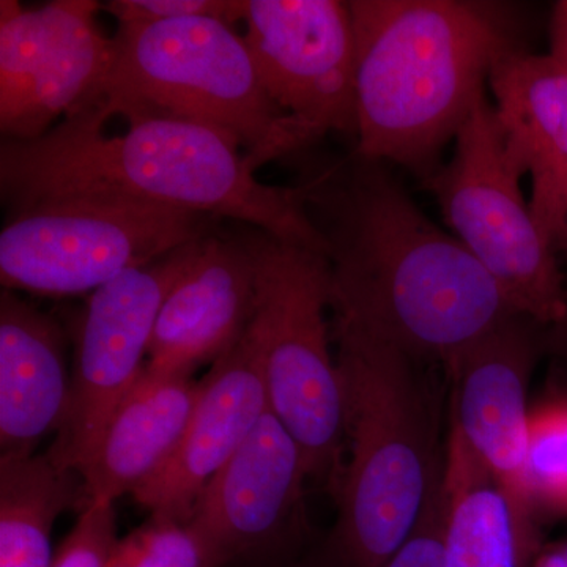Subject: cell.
<instances>
[{
	"label": "cell",
	"instance_id": "6da1fadb",
	"mask_svg": "<svg viewBox=\"0 0 567 567\" xmlns=\"http://www.w3.org/2000/svg\"><path fill=\"white\" fill-rule=\"evenodd\" d=\"M354 153L306 167V213L323 235L333 319L446 368L513 306L464 245L385 171Z\"/></svg>",
	"mask_w": 567,
	"mask_h": 567
},
{
	"label": "cell",
	"instance_id": "7a4b0ae2",
	"mask_svg": "<svg viewBox=\"0 0 567 567\" xmlns=\"http://www.w3.org/2000/svg\"><path fill=\"white\" fill-rule=\"evenodd\" d=\"M117 136L82 107L35 141H3L0 188L10 208L92 196L166 205L249 224L327 257L297 186L257 181L240 144L221 130L166 114H136Z\"/></svg>",
	"mask_w": 567,
	"mask_h": 567
},
{
	"label": "cell",
	"instance_id": "3957f363",
	"mask_svg": "<svg viewBox=\"0 0 567 567\" xmlns=\"http://www.w3.org/2000/svg\"><path fill=\"white\" fill-rule=\"evenodd\" d=\"M357 153L429 177L496 61L518 50L498 6L466 0H350Z\"/></svg>",
	"mask_w": 567,
	"mask_h": 567
},
{
	"label": "cell",
	"instance_id": "277c9868",
	"mask_svg": "<svg viewBox=\"0 0 567 567\" xmlns=\"http://www.w3.org/2000/svg\"><path fill=\"white\" fill-rule=\"evenodd\" d=\"M347 462L333 495L334 567H382L423 516L445 473L421 361L333 319Z\"/></svg>",
	"mask_w": 567,
	"mask_h": 567
},
{
	"label": "cell",
	"instance_id": "5b68a950",
	"mask_svg": "<svg viewBox=\"0 0 567 567\" xmlns=\"http://www.w3.org/2000/svg\"><path fill=\"white\" fill-rule=\"evenodd\" d=\"M106 76L82 107L115 115L166 114L229 134L254 169L316 144L265 91L245 37L218 18L118 24Z\"/></svg>",
	"mask_w": 567,
	"mask_h": 567
},
{
	"label": "cell",
	"instance_id": "8992f818",
	"mask_svg": "<svg viewBox=\"0 0 567 567\" xmlns=\"http://www.w3.org/2000/svg\"><path fill=\"white\" fill-rule=\"evenodd\" d=\"M245 237L256 264V308L246 334L262 363L268 406L303 451L309 480L334 492L346 439L327 322V257L257 229Z\"/></svg>",
	"mask_w": 567,
	"mask_h": 567
},
{
	"label": "cell",
	"instance_id": "52a82bcc",
	"mask_svg": "<svg viewBox=\"0 0 567 567\" xmlns=\"http://www.w3.org/2000/svg\"><path fill=\"white\" fill-rule=\"evenodd\" d=\"M213 216L166 205L70 196L11 210L0 233V281L17 292H95L210 234Z\"/></svg>",
	"mask_w": 567,
	"mask_h": 567
},
{
	"label": "cell",
	"instance_id": "ba28073f",
	"mask_svg": "<svg viewBox=\"0 0 567 567\" xmlns=\"http://www.w3.org/2000/svg\"><path fill=\"white\" fill-rule=\"evenodd\" d=\"M494 104L477 100L454 137L446 166L424 178L443 219L498 284L517 315L550 322L566 315L558 254L547 244L520 189Z\"/></svg>",
	"mask_w": 567,
	"mask_h": 567
},
{
	"label": "cell",
	"instance_id": "9c48e42d",
	"mask_svg": "<svg viewBox=\"0 0 567 567\" xmlns=\"http://www.w3.org/2000/svg\"><path fill=\"white\" fill-rule=\"evenodd\" d=\"M207 235L125 271L89 298L78 333L69 409L47 453L55 465L78 473L92 456L115 410L144 371L167 295L192 267Z\"/></svg>",
	"mask_w": 567,
	"mask_h": 567
},
{
	"label": "cell",
	"instance_id": "30bf717a",
	"mask_svg": "<svg viewBox=\"0 0 567 567\" xmlns=\"http://www.w3.org/2000/svg\"><path fill=\"white\" fill-rule=\"evenodd\" d=\"M99 2L54 0L24 9L0 2V132L35 141L87 102L106 76L114 43Z\"/></svg>",
	"mask_w": 567,
	"mask_h": 567
},
{
	"label": "cell",
	"instance_id": "8fae6325",
	"mask_svg": "<svg viewBox=\"0 0 567 567\" xmlns=\"http://www.w3.org/2000/svg\"><path fill=\"white\" fill-rule=\"evenodd\" d=\"M245 41L265 91L316 142L357 137L354 31L341 0H245Z\"/></svg>",
	"mask_w": 567,
	"mask_h": 567
},
{
	"label": "cell",
	"instance_id": "7c38bea8",
	"mask_svg": "<svg viewBox=\"0 0 567 567\" xmlns=\"http://www.w3.org/2000/svg\"><path fill=\"white\" fill-rule=\"evenodd\" d=\"M308 480L303 451L268 409L205 488L192 520L219 544L229 566L289 565L309 536Z\"/></svg>",
	"mask_w": 567,
	"mask_h": 567
},
{
	"label": "cell",
	"instance_id": "4fadbf2b",
	"mask_svg": "<svg viewBox=\"0 0 567 567\" xmlns=\"http://www.w3.org/2000/svg\"><path fill=\"white\" fill-rule=\"evenodd\" d=\"M185 434L132 496L152 517L189 522L213 477L227 464L267 412L259 353L248 334L213 363Z\"/></svg>",
	"mask_w": 567,
	"mask_h": 567
},
{
	"label": "cell",
	"instance_id": "5bb4252c",
	"mask_svg": "<svg viewBox=\"0 0 567 567\" xmlns=\"http://www.w3.org/2000/svg\"><path fill=\"white\" fill-rule=\"evenodd\" d=\"M528 322L525 316L509 317L447 365L454 380V435L518 506L525 499L527 385L535 353Z\"/></svg>",
	"mask_w": 567,
	"mask_h": 567
},
{
	"label": "cell",
	"instance_id": "9a60e30c",
	"mask_svg": "<svg viewBox=\"0 0 567 567\" xmlns=\"http://www.w3.org/2000/svg\"><path fill=\"white\" fill-rule=\"evenodd\" d=\"M256 308V264L246 237L208 234L192 267L164 301L145 371L193 375L246 333Z\"/></svg>",
	"mask_w": 567,
	"mask_h": 567
},
{
	"label": "cell",
	"instance_id": "2e32d148",
	"mask_svg": "<svg viewBox=\"0 0 567 567\" xmlns=\"http://www.w3.org/2000/svg\"><path fill=\"white\" fill-rule=\"evenodd\" d=\"M487 84L511 162L532 178L529 210L557 252L567 235V65L514 50Z\"/></svg>",
	"mask_w": 567,
	"mask_h": 567
},
{
	"label": "cell",
	"instance_id": "e0dca14e",
	"mask_svg": "<svg viewBox=\"0 0 567 567\" xmlns=\"http://www.w3.org/2000/svg\"><path fill=\"white\" fill-rule=\"evenodd\" d=\"M204 379L142 371L104 429L81 477L76 513L133 494L174 453L203 395Z\"/></svg>",
	"mask_w": 567,
	"mask_h": 567
},
{
	"label": "cell",
	"instance_id": "ac0fdd59",
	"mask_svg": "<svg viewBox=\"0 0 567 567\" xmlns=\"http://www.w3.org/2000/svg\"><path fill=\"white\" fill-rule=\"evenodd\" d=\"M65 336L52 317L11 290L0 293V447L31 456L69 409Z\"/></svg>",
	"mask_w": 567,
	"mask_h": 567
},
{
	"label": "cell",
	"instance_id": "d6986e66",
	"mask_svg": "<svg viewBox=\"0 0 567 567\" xmlns=\"http://www.w3.org/2000/svg\"><path fill=\"white\" fill-rule=\"evenodd\" d=\"M445 486L446 567H527L529 543L520 506L454 434Z\"/></svg>",
	"mask_w": 567,
	"mask_h": 567
},
{
	"label": "cell",
	"instance_id": "ffe728a7",
	"mask_svg": "<svg viewBox=\"0 0 567 567\" xmlns=\"http://www.w3.org/2000/svg\"><path fill=\"white\" fill-rule=\"evenodd\" d=\"M80 492V475L48 454H0V567H51L52 527Z\"/></svg>",
	"mask_w": 567,
	"mask_h": 567
},
{
	"label": "cell",
	"instance_id": "44dd1931",
	"mask_svg": "<svg viewBox=\"0 0 567 567\" xmlns=\"http://www.w3.org/2000/svg\"><path fill=\"white\" fill-rule=\"evenodd\" d=\"M219 544L194 520L152 517L118 539L111 567H227Z\"/></svg>",
	"mask_w": 567,
	"mask_h": 567
},
{
	"label": "cell",
	"instance_id": "7402d4cb",
	"mask_svg": "<svg viewBox=\"0 0 567 567\" xmlns=\"http://www.w3.org/2000/svg\"><path fill=\"white\" fill-rule=\"evenodd\" d=\"M529 495L567 498V409H548L529 416L524 475Z\"/></svg>",
	"mask_w": 567,
	"mask_h": 567
},
{
	"label": "cell",
	"instance_id": "603a6c76",
	"mask_svg": "<svg viewBox=\"0 0 567 567\" xmlns=\"http://www.w3.org/2000/svg\"><path fill=\"white\" fill-rule=\"evenodd\" d=\"M117 543L114 503H95L82 511L51 567H111Z\"/></svg>",
	"mask_w": 567,
	"mask_h": 567
},
{
	"label": "cell",
	"instance_id": "cb8c5ba5",
	"mask_svg": "<svg viewBox=\"0 0 567 567\" xmlns=\"http://www.w3.org/2000/svg\"><path fill=\"white\" fill-rule=\"evenodd\" d=\"M118 24L181 18H218L233 24L244 20L245 0H114L104 6Z\"/></svg>",
	"mask_w": 567,
	"mask_h": 567
},
{
	"label": "cell",
	"instance_id": "d4e9b609",
	"mask_svg": "<svg viewBox=\"0 0 567 567\" xmlns=\"http://www.w3.org/2000/svg\"><path fill=\"white\" fill-rule=\"evenodd\" d=\"M446 517L447 494L443 473L416 528L382 567H446Z\"/></svg>",
	"mask_w": 567,
	"mask_h": 567
},
{
	"label": "cell",
	"instance_id": "484cf974",
	"mask_svg": "<svg viewBox=\"0 0 567 567\" xmlns=\"http://www.w3.org/2000/svg\"><path fill=\"white\" fill-rule=\"evenodd\" d=\"M533 567H567V544L544 554Z\"/></svg>",
	"mask_w": 567,
	"mask_h": 567
},
{
	"label": "cell",
	"instance_id": "4316f807",
	"mask_svg": "<svg viewBox=\"0 0 567 567\" xmlns=\"http://www.w3.org/2000/svg\"><path fill=\"white\" fill-rule=\"evenodd\" d=\"M558 254H563L567 260V237L563 240V244L558 246Z\"/></svg>",
	"mask_w": 567,
	"mask_h": 567
},
{
	"label": "cell",
	"instance_id": "83f0119b",
	"mask_svg": "<svg viewBox=\"0 0 567 567\" xmlns=\"http://www.w3.org/2000/svg\"><path fill=\"white\" fill-rule=\"evenodd\" d=\"M279 567H309V566L298 565L297 561H292V563H289V565H284V566H279Z\"/></svg>",
	"mask_w": 567,
	"mask_h": 567
},
{
	"label": "cell",
	"instance_id": "f1b7e54d",
	"mask_svg": "<svg viewBox=\"0 0 567 567\" xmlns=\"http://www.w3.org/2000/svg\"><path fill=\"white\" fill-rule=\"evenodd\" d=\"M566 237H567V235H566ZM561 244H563V241H561Z\"/></svg>",
	"mask_w": 567,
	"mask_h": 567
}]
</instances>
